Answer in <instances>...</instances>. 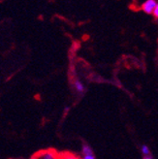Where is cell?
Listing matches in <instances>:
<instances>
[{"instance_id": "obj_1", "label": "cell", "mask_w": 158, "mask_h": 159, "mask_svg": "<svg viewBox=\"0 0 158 159\" xmlns=\"http://www.w3.org/2000/svg\"><path fill=\"white\" fill-rule=\"evenodd\" d=\"M157 5V1H155V0H147L142 6V9L146 14H152V11Z\"/></svg>"}, {"instance_id": "obj_2", "label": "cell", "mask_w": 158, "mask_h": 159, "mask_svg": "<svg viewBox=\"0 0 158 159\" xmlns=\"http://www.w3.org/2000/svg\"><path fill=\"white\" fill-rule=\"evenodd\" d=\"M35 157L37 159H58L56 153H55L53 150H45V152H41Z\"/></svg>"}, {"instance_id": "obj_3", "label": "cell", "mask_w": 158, "mask_h": 159, "mask_svg": "<svg viewBox=\"0 0 158 159\" xmlns=\"http://www.w3.org/2000/svg\"><path fill=\"white\" fill-rule=\"evenodd\" d=\"M74 87H75V89H76L78 92H80V93H83V92L85 90V87H84V85L83 84V83L80 82V81H78V80L74 82Z\"/></svg>"}, {"instance_id": "obj_4", "label": "cell", "mask_w": 158, "mask_h": 159, "mask_svg": "<svg viewBox=\"0 0 158 159\" xmlns=\"http://www.w3.org/2000/svg\"><path fill=\"white\" fill-rule=\"evenodd\" d=\"M83 154L84 155H93V150L92 148L86 144H84L83 146Z\"/></svg>"}, {"instance_id": "obj_5", "label": "cell", "mask_w": 158, "mask_h": 159, "mask_svg": "<svg viewBox=\"0 0 158 159\" xmlns=\"http://www.w3.org/2000/svg\"><path fill=\"white\" fill-rule=\"evenodd\" d=\"M141 150H142V153H143L146 157L149 155L151 153V150H149V148L147 146V145H143L141 147Z\"/></svg>"}, {"instance_id": "obj_6", "label": "cell", "mask_w": 158, "mask_h": 159, "mask_svg": "<svg viewBox=\"0 0 158 159\" xmlns=\"http://www.w3.org/2000/svg\"><path fill=\"white\" fill-rule=\"evenodd\" d=\"M63 159H79V158H77L75 155H73V154H66L64 157H63Z\"/></svg>"}, {"instance_id": "obj_7", "label": "cell", "mask_w": 158, "mask_h": 159, "mask_svg": "<svg viewBox=\"0 0 158 159\" xmlns=\"http://www.w3.org/2000/svg\"><path fill=\"white\" fill-rule=\"evenodd\" d=\"M152 15H153V17L154 18H158V5L154 8V10L152 11Z\"/></svg>"}, {"instance_id": "obj_8", "label": "cell", "mask_w": 158, "mask_h": 159, "mask_svg": "<svg viewBox=\"0 0 158 159\" xmlns=\"http://www.w3.org/2000/svg\"><path fill=\"white\" fill-rule=\"evenodd\" d=\"M83 159H95V157H94V155H84Z\"/></svg>"}, {"instance_id": "obj_9", "label": "cell", "mask_w": 158, "mask_h": 159, "mask_svg": "<svg viewBox=\"0 0 158 159\" xmlns=\"http://www.w3.org/2000/svg\"><path fill=\"white\" fill-rule=\"evenodd\" d=\"M69 109H70L69 107H66V108L64 109V112H65V113H67V112H68V111H69Z\"/></svg>"}, {"instance_id": "obj_10", "label": "cell", "mask_w": 158, "mask_h": 159, "mask_svg": "<svg viewBox=\"0 0 158 159\" xmlns=\"http://www.w3.org/2000/svg\"><path fill=\"white\" fill-rule=\"evenodd\" d=\"M144 159H152V158H151L149 156H147V157H146V158H144Z\"/></svg>"}, {"instance_id": "obj_11", "label": "cell", "mask_w": 158, "mask_h": 159, "mask_svg": "<svg viewBox=\"0 0 158 159\" xmlns=\"http://www.w3.org/2000/svg\"><path fill=\"white\" fill-rule=\"evenodd\" d=\"M31 159H37V158H36V157L34 156V157H32V158H31Z\"/></svg>"}]
</instances>
